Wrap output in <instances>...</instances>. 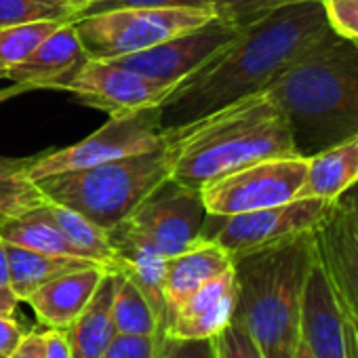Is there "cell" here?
Listing matches in <instances>:
<instances>
[{
    "label": "cell",
    "mask_w": 358,
    "mask_h": 358,
    "mask_svg": "<svg viewBox=\"0 0 358 358\" xmlns=\"http://www.w3.org/2000/svg\"><path fill=\"white\" fill-rule=\"evenodd\" d=\"M335 34L322 0L274 11L226 43L158 106L162 129L186 127L238 99L266 91L293 62Z\"/></svg>",
    "instance_id": "6da1fadb"
},
{
    "label": "cell",
    "mask_w": 358,
    "mask_h": 358,
    "mask_svg": "<svg viewBox=\"0 0 358 358\" xmlns=\"http://www.w3.org/2000/svg\"><path fill=\"white\" fill-rule=\"evenodd\" d=\"M164 143L171 179L192 190H203L247 164L297 154L285 116L268 91L238 99L186 127L164 129Z\"/></svg>",
    "instance_id": "7a4b0ae2"
},
{
    "label": "cell",
    "mask_w": 358,
    "mask_h": 358,
    "mask_svg": "<svg viewBox=\"0 0 358 358\" xmlns=\"http://www.w3.org/2000/svg\"><path fill=\"white\" fill-rule=\"evenodd\" d=\"M266 91L285 116L297 156L341 143L358 135V45L335 32Z\"/></svg>",
    "instance_id": "3957f363"
},
{
    "label": "cell",
    "mask_w": 358,
    "mask_h": 358,
    "mask_svg": "<svg viewBox=\"0 0 358 358\" xmlns=\"http://www.w3.org/2000/svg\"><path fill=\"white\" fill-rule=\"evenodd\" d=\"M316 255L314 232L232 257L234 318L266 358H293L299 343L301 293Z\"/></svg>",
    "instance_id": "277c9868"
},
{
    "label": "cell",
    "mask_w": 358,
    "mask_h": 358,
    "mask_svg": "<svg viewBox=\"0 0 358 358\" xmlns=\"http://www.w3.org/2000/svg\"><path fill=\"white\" fill-rule=\"evenodd\" d=\"M171 177L166 143L80 171L38 179L47 201L68 207L106 232L120 226Z\"/></svg>",
    "instance_id": "5b68a950"
},
{
    "label": "cell",
    "mask_w": 358,
    "mask_h": 358,
    "mask_svg": "<svg viewBox=\"0 0 358 358\" xmlns=\"http://www.w3.org/2000/svg\"><path fill=\"white\" fill-rule=\"evenodd\" d=\"M207 215L201 190L186 188L169 177L108 236L114 253L145 249L169 259L201 241Z\"/></svg>",
    "instance_id": "8992f818"
},
{
    "label": "cell",
    "mask_w": 358,
    "mask_h": 358,
    "mask_svg": "<svg viewBox=\"0 0 358 358\" xmlns=\"http://www.w3.org/2000/svg\"><path fill=\"white\" fill-rule=\"evenodd\" d=\"M213 15L201 9H118L76 20L72 26L89 59L112 62L152 49Z\"/></svg>",
    "instance_id": "52a82bcc"
},
{
    "label": "cell",
    "mask_w": 358,
    "mask_h": 358,
    "mask_svg": "<svg viewBox=\"0 0 358 358\" xmlns=\"http://www.w3.org/2000/svg\"><path fill=\"white\" fill-rule=\"evenodd\" d=\"M164 143V129L160 124V110L141 108L127 114L110 116L95 133L83 141L38 154L28 169V177L38 182L43 177L68 171H80L133 154H143Z\"/></svg>",
    "instance_id": "ba28073f"
},
{
    "label": "cell",
    "mask_w": 358,
    "mask_h": 358,
    "mask_svg": "<svg viewBox=\"0 0 358 358\" xmlns=\"http://www.w3.org/2000/svg\"><path fill=\"white\" fill-rule=\"evenodd\" d=\"M308 175V158H266L217 177L201 190L209 215H236L276 207L299 199Z\"/></svg>",
    "instance_id": "9c48e42d"
},
{
    "label": "cell",
    "mask_w": 358,
    "mask_h": 358,
    "mask_svg": "<svg viewBox=\"0 0 358 358\" xmlns=\"http://www.w3.org/2000/svg\"><path fill=\"white\" fill-rule=\"evenodd\" d=\"M333 201L308 196L236 215H207L201 238L224 247L232 257L314 232Z\"/></svg>",
    "instance_id": "30bf717a"
},
{
    "label": "cell",
    "mask_w": 358,
    "mask_h": 358,
    "mask_svg": "<svg viewBox=\"0 0 358 358\" xmlns=\"http://www.w3.org/2000/svg\"><path fill=\"white\" fill-rule=\"evenodd\" d=\"M177 85L154 80L131 68L103 59H87L64 85L85 106L97 108L108 116L127 114L141 108L160 106Z\"/></svg>",
    "instance_id": "8fae6325"
},
{
    "label": "cell",
    "mask_w": 358,
    "mask_h": 358,
    "mask_svg": "<svg viewBox=\"0 0 358 358\" xmlns=\"http://www.w3.org/2000/svg\"><path fill=\"white\" fill-rule=\"evenodd\" d=\"M241 28L213 15L205 24L177 34L152 49L112 59L118 66L131 68L154 80L179 85L209 62L226 43H230Z\"/></svg>",
    "instance_id": "7c38bea8"
},
{
    "label": "cell",
    "mask_w": 358,
    "mask_h": 358,
    "mask_svg": "<svg viewBox=\"0 0 358 358\" xmlns=\"http://www.w3.org/2000/svg\"><path fill=\"white\" fill-rule=\"evenodd\" d=\"M314 247L341 310L358 322V224L341 199L316 226Z\"/></svg>",
    "instance_id": "4fadbf2b"
},
{
    "label": "cell",
    "mask_w": 358,
    "mask_h": 358,
    "mask_svg": "<svg viewBox=\"0 0 358 358\" xmlns=\"http://www.w3.org/2000/svg\"><path fill=\"white\" fill-rule=\"evenodd\" d=\"M299 341L314 358H350L345 314L316 255L308 268L301 293Z\"/></svg>",
    "instance_id": "5bb4252c"
},
{
    "label": "cell",
    "mask_w": 358,
    "mask_h": 358,
    "mask_svg": "<svg viewBox=\"0 0 358 358\" xmlns=\"http://www.w3.org/2000/svg\"><path fill=\"white\" fill-rule=\"evenodd\" d=\"M236 278L234 268L196 289L166 322L164 337L171 339H213L234 318Z\"/></svg>",
    "instance_id": "9a60e30c"
},
{
    "label": "cell",
    "mask_w": 358,
    "mask_h": 358,
    "mask_svg": "<svg viewBox=\"0 0 358 358\" xmlns=\"http://www.w3.org/2000/svg\"><path fill=\"white\" fill-rule=\"evenodd\" d=\"M87 53L72 24H64L47 36L24 62L7 72V80L32 89H64V85L87 62Z\"/></svg>",
    "instance_id": "2e32d148"
},
{
    "label": "cell",
    "mask_w": 358,
    "mask_h": 358,
    "mask_svg": "<svg viewBox=\"0 0 358 358\" xmlns=\"http://www.w3.org/2000/svg\"><path fill=\"white\" fill-rule=\"evenodd\" d=\"M232 268V255L213 241L201 238L190 249L177 253L164 262V308L166 322L173 312L182 306L196 289H201L211 278ZM166 331V329H164Z\"/></svg>",
    "instance_id": "e0dca14e"
},
{
    "label": "cell",
    "mask_w": 358,
    "mask_h": 358,
    "mask_svg": "<svg viewBox=\"0 0 358 358\" xmlns=\"http://www.w3.org/2000/svg\"><path fill=\"white\" fill-rule=\"evenodd\" d=\"M108 268L91 266L68 272L34 291L26 303L47 329H68L93 299Z\"/></svg>",
    "instance_id": "ac0fdd59"
},
{
    "label": "cell",
    "mask_w": 358,
    "mask_h": 358,
    "mask_svg": "<svg viewBox=\"0 0 358 358\" xmlns=\"http://www.w3.org/2000/svg\"><path fill=\"white\" fill-rule=\"evenodd\" d=\"M358 182V135L308 158V175L299 199L337 201Z\"/></svg>",
    "instance_id": "d6986e66"
},
{
    "label": "cell",
    "mask_w": 358,
    "mask_h": 358,
    "mask_svg": "<svg viewBox=\"0 0 358 358\" xmlns=\"http://www.w3.org/2000/svg\"><path fill=\"white\" fill-rule=\"evenodd\" d=\"M112 291L114 280L112 270H108L89 306L66 329L74 358H103L108 345L112 343L116 335L112 320Z\"/></svg>",
    "instance_id": "ffe728a7"
},
{
    "label": "cell",
    "mask_w": 358,
    "mask_h": 358,
    "mask_svg": "<svg viewBox=\"0 0 358 358\" xmlns=\"http://www.w3.org/2000/svg\"><path fill=\"white\" fill-rule=\"evenodd\" d=\"M7 253H9V289L15 293L20 301H26L34 291L55 280L57 276L91 266H101L97 262L83 259V257L47 255L15 245H7Z\"/></svg>",
    "instance_id": "44dd1931"
},
{
    "label": "cell",
    "mask_w": 358,
    "mask_h": 358,
    "mask_svg": "<svg viewBox=\"0 0 358 358\" xmlns=\"http://www.w3.org/2000/svg\"><path fill=\"white\" fill-rule=\"evenodd\" d=\"M30 213L53 224L83 257L97 262L108 270L114 268L116 253H114L108 232L101 230L99 226H95L93 222H89L85 215H80L68 207H62L57 203H51V201H47L43 207H38Z\"/></svg>",
    "instance_id": "7402d4cb"
},
{
    "label": "cell",
    "mask_w": 358,
    "mask_h": 358,
    "mask_svg": "<svg viewBox=\"0 0 358 358\" xmlns=\"http://www.w3.org/2000/svg\"><path fill=\"white\" fill-rule=\"evenodd\" d=\"M114 291H112V320L116 333L120 335H141L156 337L164 341L160 322L135 280L122 270H112Z\"/></svg>",
    "instance_id": "603a6c76"
},
{
    "label": "cell",
    "mask_w": 358,
    "mask_h": 358,
    "mask_svg": "<svg viewBox=\"0 0 358 358\" xmlns=\"http://www.w3.org/2000/svg\"><path fill=\"white\" fill-rule=\"evenodd\" d=\"M36 156H0V217L24 215L47 203L38 184L28 177Z\"/></svg>",
    "instance_id": "cb8c5ba5"
},
{
    "label": "cell",
    "mask_w": 358,
    "mask_h": 358,
    "mask_svg": "<svg viewBox=\"0 0 358 358\" xmlns=\"http://www.w3.org/2000/svg\"><path fill=\"white\" fill-rule=\"evenodd\" d=\"M0 238H3L7 245H15V247L30 249L36 253L62 255V257H83L53 224H49L32 213L0 217ZM83 259H87V257H83Z\"/></svg>",
    "instance_id": "d4e9b609"
},
{
    "label": "cell",
    "mask_w": 358,
    "mask_h": 358,
    "mask_svg": "<svg viewBox=\"0 0 358 358\" xmlns=\"http://www.w3.org/2000/svg\"><path fill=\"white\" fill-rule=\"evenodd\" d=\"M64 24L70 22H36L0 28V78H5L13 66L24 62L47 36H51Z\"/></svg>",
    "instance_id": "484cf974"
},
{
    "label": "cell",
    "mask_w": 358,
    "mask_h": 358,
    "mask_svg": "<svg viewBox=\"0 0 358 358\" xmlns=\"http://www.w3.org/2000/svg\"><path fill=\"white\" fill-rule=\"evenodd\" d=\"M74 7L57 0H0V28L36 22H70Z\"/></svg>",
    "instance_id": "4316f807"
},
{
    "label": "cell",
    "mask_w": 358,
    "mask_h": 358,
    "mask_svg": "<svg viewBox=\"0 0 358 358\" xmlns=\"http://www.w3.org/2000/svg\"><path fill=\"white\" fill-rule=\"evenodd\" d=\"M299 3L306 0H213V13L236 28H245L274 11Z\"/></svg>",
    "instance_id": "83f0119b"
},
{
    "label": "cell",
    "mask_w": 358,
    "mask_h": 358,
    "mask_svg": "<svg viewBox=\"0 0 358 358\" xmlns=\"http://www.w3.org/2000/svg\"><path fill=\"white\" fill-rule=\"evenodd\" d=\"M118 9H201V11H213V0H91L74 11L72 22L118 11Z\"/></svg>",
    "instance_id": "f1b7e54d"
},
{
    "label": "cell",
    "mask_w": 358,
    "mask_h": 358,
    "mask_svg": "<svg viewBox=\"0 0 358 358\" xmlns=\"http://www.w3.org/2000/svg\"><path fill=\"white\" fill-rule=\"evenodd\" d=\"M217 358H266L247 329L232 320L217 337H215Z\"/></svg>",
    "instance_id": "f546056e"
},
{
    "label": "cell",
    "mask_w": 358,
    "mask_h": 358,
    "mask_svg": "<svg viewBox=\"0 0 358 358\" xmlns=\"http://www.w3.org/2000/svg\"><path fill=\"white\" fill-rule=\"evenodd\" d=\"M160 345H162V341H158L156 337L116 333L112 343L108 345L103 358H156Z\"/></svg>",
    "instance_id": "4dcf8cb0"
},
{
    "label": "cell",
    "mask_w": 358,
    "mask_h": 358,
    "mask_svg": "<svg viewBox=\"0 0 358 358\" xmlns=\"http://www.w3.org/2000/svg\"><path fill=\"white\" fill-rule=\"evenodd\" d=\"M156 358H217L213 339H171L164 337Z\"/></svg>",
    "instance_id": "1f68e13d"
},
{
    "label": "cell",
    "mask_w": 358,
    "mask_h": 358,
    "mask_svg": "<svg viewBox=\"0 0 358 358\" xmlns=\"http://www.w3.org/2000/svg\"><path fill=\"white\" fill-rule=\"evenodd\" d=\"M324 9L329 24L337 34L345 38L358 36V0H337V3L324 5Z\"/></svg>",
    "instance_id": "d6a6232c"
},
{
    "label": "cell",
    "mask_w": 358,
    "mask_h": 358,
    "mask_svg": "<svg viewBox=\"0 0 358 358\" xmlns=\"http://www.w3.org/2000/svg\"><path fill=\"white\" fill-rule=\"evenodd\" d=\"M26 331L13 316L0 314V358H7L22 341Z\"/></svg>",
    "instance_id": "836d02e7"
},
{
    "label": "cell",
    "mask_w": 358,
    "mask_h": 358,
    "mask_svg": "<svg viewBox=\"0 0 358 358\" xmlns=\"http://www.w3.org/2000/svg\"><path fill=\"white\" fill-rule=\"evenodd\" d=\"M45 337V358H74L66 335V329H47Z\"/></svg>",
    "instance_id": "e575fe53"
},
{
    "label": "cell",
    "mask_w": 358,
    "mask_h": 358,
    "mask_svg": "<svg viewBox=\"0 0 358 358\" xmlns=\"http://www.w3.org/2000/svg\"><path fill=\"white\" fill-rule=\"evenodd\" d=\"M7 358H45V337L41 331H28L20 345Z\"/></svg>",
    "instance_id": "d590c367"
},
{
    "label": "cell",
    "mask_w": 358,
    "mask_h": 358,
    "mask_svg": "<svg viewBox=\"0 0 358 358\" xmlns=\"http://www.w3.org/2000/svg\"><path fill=\"white\" fill-rule=\"evenodd\" d=\"M20 299L15 297V293L5 287V289H0V314H5V316H13L15 308H17Z\"/></svg>",
    "instance_id": "8d00e7d4"
},
{
    "label": "cell",
    "mask_w": 358,
    "mask_h": 358,
    "mask_svg": "<svg viewBox=\"0 0 358 358\" xmlns=\"http://www.w3.org/2000/svg\"><path fill=\"white\" fill-rule=\"evenodd\" d=\"M345 335H348L350 358H358V322H354L350 316H345Z\"/></svg>",
    "instance_id": "74e56055"
},
{
    "label": "cell",
    "mask_w": 358,
    "mask_h": 358,
    "mask_svg": "<svg viewBox=\"0 0 358 358\" xmlns=\"http://www.w3.org/2000/svg\"><path fill=\"white\" fill-rule=\"evenodd\" d=\"M9 287V253L7 243L0 238V289Z\"/></svg>",
    "instance_id": "f35d334b"
},
{
    "label": "cell",
    "mask_w": 358,
    "mask_h": 358,
    "mask_svg": "<svg viewBox=\"0 0 358 358\" xmlns=\"http://www.w3.org/2000/svg\"><path fill=\"white\" fill-rule=\"evenodd\" d=\"M339 199L348 205L350 213L354 215V220H356V224H358V182H356L343 196H339Z\"/></svg>",
    "instance_id": "ab89813d"
},
{
    "label": "cell",
    "mask_w": 358,
    "mask_h": 358,
    "mask_svg": "<svg viewBox=\"0 0 358 358\" xmlns=\"http://www.w3.org/2000/svg\"><path fill=\"white\" fill-rule=\"evenodd\" d=\"M28 91H34L32 87L28 85H22V83H15L13 87H5V89H0V103L7 101V99H13L22 93H28Z\"/></svg>",
    "instance_id": "60d3db41"
},
{
    "label": "cell",
    "mask_w": 358,
    "mask_h": 358,
    "mask_svg": "<svg viewBox=\"0 0 358 358\" xmlns=\"http://www.w3.org/2000/svg\"><path fill=\"white\" fill-rule=\"evenodd\" d=\"M293 358H314V356H312V352L299 341V343H297V350H295V354H293Z\"/></svg>",
    "instance_id": "b9f144b4"
},
{
    "label": "cell",
    "mask_w": 358,
    "mask_h": 358,
    "mask_svg": "<svg viewBox=\"0 0 358 358\" xmlns=\"http://www.w3.org/2000/svg\"><path fill=\"white\" fill-rule=\"evenodd\" d=\"M57 3H64V5H70V7H74V9H80L83 5H87V3H91V0H57Z\"/></svg>",
    "instance_id": "7bdbcfd3"
},
{
    "label": "cell",
    "mask_w": 358,
    "mask_h": 358,
    "mask_svg": "<svg viewBox=\"0 0 358 358\" xmlns=\"http://www.w3.org/2000/svg\"><path fill=\"white\" fill-rule=\"evenodd\" d=\"M324 5H331V3H337V0H322Z\"/></svg>",
    "instance_id": "ee69618b"
},
{
    "label": "cell",
    "mask_w": 358,
    "mask_h": 358,
    "mask_svg": "<svg viewBox=\"0 0 358 358\" xmlns=\"http://www.w3.org/2000/svg\"><path fill=\"white\" fill-rule=\"evenodd\" d=\"M350 41H354V43H356V45H358V36H356V38H350Z\"/></svg>",
    "instance_id": "f6af8a7d"
}]
</instances>
